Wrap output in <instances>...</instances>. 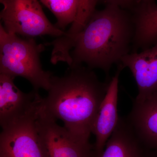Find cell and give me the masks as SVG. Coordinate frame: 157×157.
<instances>
[{
    "mask_svg": "<svg viewBox=\"0 0 157 157\" xmlns=\"http://www.w3.org/2000/svg\"><path fill=\"white\" fill-rule=\"evenodd\" d=\"M100 81L92 69L73 65L61 77L52 76L39 114L63 123L76 140L89 142L94 121L110 82Z\"/></svg>",
    "mask_w": 157,
    "mask_h": 157,
    "instance_id": "obj_1",
    "label": "cell"
},
{
    "mask_svg": "<svg viewBox=\"0 0 157 157\" xmlns=\"http://www.w3.org/2000/svg\"><path fill=\"white\" fill-rule=\"evenodd\" d=\"M135 35L132 14L124 9L107 5L95 10L75 39L70 66L85 63L107 74L113 65L121 64L129 54Z\"/></svg>",
    "mask_w": 157,
    "mask_h": 157,
    "instance_id": "obj_2",
    "label": "cell"
},
{
    "mask_svg": "<svg viewBox=\"0 0 157 157\" xmlns=\"http://www.w3.org/2000/svg\"><path fill=\"white\" fill-rule=\"evenodd\" d=\"M45 44L37 43L33 38L22 39L7 33L0 24V73L28 80L33 89L48 91L53 74L42 68L40 54Z\"/></svg>",
    "mask_w": 157,
    "mask_h": 157,
    "instance_id": "obj_3",
    "label": "cell"
},
{
    "mask_svg": "<svg viewBox=\"0 0 157 157\" xmlns=\"http://www.w3.org/2000/svg\"><path fill=\"white\" fill-rule=\"evenodd\" d=\"M0 18L9 33L33 38L45 35L62 36L65 31L49 21L39 0H0Z\"/></svg>",
    "mask_w": 157,
    "mask_h": 157,
    "instance_id": "obj_4",
    "label": "cell"
},
{
    "mask_svg": "<svg viewBox=\"0 0 157 157\" xmlns=\"http://www.w3.org/2000/svg\"><path fill=\"white\" fill-rule=\"evenodd\" d=\"M56 121L37 115L36 127L44 157H95L94 144L76 140Z\"/></svg>",
    "mask_w": 157,
    "mask_h": 157,
    "instance_id": "obj_5",
    "label": "cell"
},
{
    "mask_svg": "<svg viewBox=\"0 0 157 157\" xmlns=\"http://www.w3.org/2000/svg\"><path fill=\"white\" fill-rule=\"evenodd\" d=\"M14 78L0 73V124L2 129L38 112L42 98L38 90L22 92Z\"/></svg>",
    "mask_w": 157,
    "mask_h": 157,
    "instance_id": "obj_6",
    "label": "cell"
},
{
    "mask_svg": "<svg viewBox=\"0 0 157 157\" xmlns=\"http://www.w3.org/2000/svg\"><path fill=\"white\" fill-rule=\"evenodd\" d=\"M38 112L2 129L0 155L3 157H44L36 127Z\"/></svg>",
    "mask_w": 157,
    "mask_h": 157,
    "instance_id": "obj_7",
    "label": "cell"
},
{
    "mask_svg": "<svg viewBox=\"0 0 157 157\" xmlns=\"http://www.w3.org/2000/svg\"><path fill=\"white\" fill-rule=\"evenodd\" d=\"M124 68L121 64H119L115 75L110 79L107 94L93 124L92 133L96 138L94 144L95 157L104 151L119 121L117 110L119 77Z\"/></svg>",
    "mask_w": 157,
    "mask_h": 157,
    "instance_id": "obj_8",
    "label": "cell"
},
{
    "mask_svg": "<svg viewBox=\"0 0 157 157\" xmlns=\"http://www.w3.org/2000/svg\"><path fill=\"white\" fill-rule=\"evenodd\" d=\"M55 16L58 28L64 31L71 24L67 33L75 37L86 25L95 11L99 0H39Z\"/></svg>",
    "mask_w": 157,
    "mask_h": 157,
    "instance_id": "obj_9",
    "label": "cell"
},
{
    "mask_svg": "<svg viewBox=\"0 0 157 157\" xmlns=\"http://www.w3.org/2000/svg\"><path fill=\"white\" fill-rule=\"evenodd\" d=\"M127 121L137 137L157 156V91L135 98Z\"/></svg>",
    "mask_w": 157,
    "mask_h": 157,
    "instance_id": "obj_10",
    "label": "cell"
},
{
    "mask_svg": "<svg viewBox=\"0 0 157 157\" xmlns=\"http://www.w3.org/2000/svg\"><path fill=\"white\" fill-rule=\"evenodd\" d=\"M128 68L138 88L136 99L145 98L157 91V44L138 53L124 56L121 63Z\"/></svg>",
    "mask_w": 157,
    "mask_h": 157,
    "instance_id": "obj_11",
    "label": "cell"
},
{
    "mask_svg": "<svg viewBox=\"0 0 157 157\" xmlns=\"http://www.w3.org/2000/svg\"><path fill=\"white\" fill-rule=\"evenodd\" d=\"M139 139L126 118L120 117L104 151L95 157H157Z\"/></svg>",
    "mask_w": 157,
    "mask_h": 157,
    "instance_id": "obj_12",
    "label": "cell"
},
{
    "mask_svg": "<svg viewBox=\"0 0 157 157\" xmlns=\"http://www.w3.org/2000/svg\"><path fill=\"white\" fill-rule=\"evenodd\" d=\"M132 10L135 35L132 52H136L157 44V5L155 2H139Z\"/></svg>",
    "mask_w": 157,
    "mask_h": 157,
    "instance_id": "obj_13",
    "label": "cell"
},
{
    "mask_svg": "<svg viewBox=\"0 0 157 157\" xmlns=\"http://www.w3.org/2000/svg\"><path fill=\"white\" fill-rule=\"evenodd\" d=\"M101 1L106 3L107 5H114V6H118L122 9H132V10L139 2V0H101Z\"/></svg>",
    "mask_w": 157,
    "mask_h": 157,
    "instance_id": "obj_14",
    "label": "cell"
},
{
    "mask_svg": "<svg viewBox=\"0 0 157 157\" xmlns=\"http://www.w3.org/2000/svg\"><path fill=\"white\" fill-rule=\"evenodd\" d=\"M155 2V0H139V2L150 3Z\"/></svg>",
    "mask_w": 157,
    "mask_h": 157,
    "instance_id": "obj_15",
    "label": "cell"
},
{
    "mask_svg": "<svg viewBox=\"0 0 157 157\" xmlns=\"http://www.w3.org/2000/svg\"><path fill=\"white\" fill-rule=\"evenodd\" d=\"M0 157H3L2 156L0 155Z\"/></svg>",
    "mask_w": 157,
    "mask_h": 157,
    "instance_id": "obj_16",
    "label": "cell"
},
{
    "mask_svg": "<svg viewBox=\"0 0 157 157\" xmlns=\"http://www.w3.org/2000/svg\"></svg>",
    "mask_w": 157,
    "mask_h": 157,
    "instance_id": "obj_17",
    "label": "cell"
}]
</instances>
